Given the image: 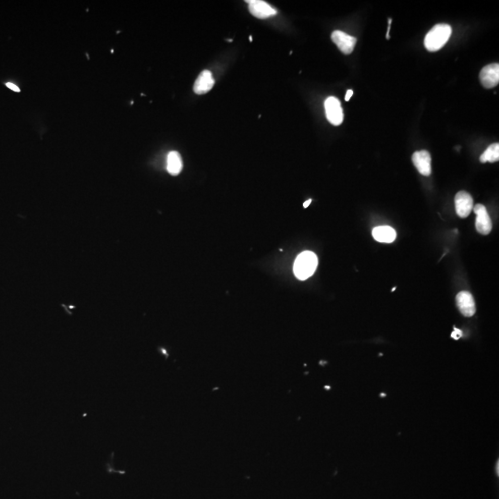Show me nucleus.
I'll use <instances>...</instances> for the list:
<instances>
[{
	"instance_id": "1",
	"label": "nucleus",
	"mask_w": 499,
	"mask_h": 499,
	"mask_svg": "<svg viewBox=\"0 0 499 499\" xmlns=\"http://www.w3.org/2000/svg\"><path fill=\"white\" fill-rule=\"evenodd\" d=\"M452 33V28L449 24H436L428 32L424 38V46L430 52L441 49L448 43Z\"/></svg>"
},
{
	"instance_id": "2",
	"label": "nucleus",
	"mask_w": 499,
	"mask_h": 499,
	"mask_svg": "<svg viewBox=\"0 0 499 499\" xmlns=\"http://www.w3.org/2000/svg\"><path fill=\"white\" fill-rule=\"evenodd\" d=\"M318 259L312 252H303L297 257L293 266L297 279L305 280L313 275L317 268Z\"/></svg>"
},
{
	"instance_id": "3",
	"label": "nucleus",
	"mask_w": 499,
	"mask_h": 499,
	"mask_svg": "<svg viewBox=\"0 0 499 499\" xmlns=\"http://www.w3.org/2000/svg\"><path fill=\"white\" fill-rule=\"evenodd\" d=\"M324 110L326 119L332 125L340 126L343 122V110L340 100L337 97L330 96L324 101Z\"/></svg>"
},
{
	"instance_id": "4",
	"label": "nucleus",
	"mask_w": 499,
	"mask_h": 499,
	"mask_svg": "<svg viewBox=\"0 0 499 499\" xmlns=\"http://www.w3.org/2000/svg\"><path fill=\"white\" fill-rule=\"evenodd\" d=\"M473 211L476 214V231L482 235H488L492 231V221L485 206L483 204L478 203L473 207Z\"/></svg>"
},
{
	"instance_id": "5",
	"label": "nucleus",
	"mask_w": 499,
	"mask_h": 499,
	"mask_svg": "<svg viewBox=\"0 0 499 499\" xmlns=\"http://www.w3.org/2000/svg\"><path fill=\"white\" fill-rule=\"evenodd\" d=\"M331 39L337 44L339 49L345 55H350L355 47L357 39L341 31H335L331 34Z\"/></svg>"
},
{
	"instance_id": "6",
	"label": "nucleus",
	"mask_w": 499,
	"mask_h": 499,
	"mask_svg": "<svg viewBox=\"0 0 499 499\" xmlns=\"http://www.w3.org/2000/svg\"><path fill=\"white\" fill-rule=\"evenodd\" d=\"M456 213L461 217L469 216L473 209V199L470 193L464 191L459 192L455 196Z\"/></svg>"
},
{
	"instance_id": "7",
	"label": "nucleus",
	"mask_w": 499,
	"mask_h": 499,
	"mask_svg": "<svg viewBox=\"0 0 499 499\" xmlns=\"http://www.w3.org/2000/svg\"><path fill=\"white\" fill-rule=\"evenodd\" d=\"M457 306L465 317H472L476 312L475 302L472 294L468 291H461L456 296Z\"/></svg>"
},
{
	"instance_id": "8",
	"label": "nucleus",
	"mask_w": 499,
	"mask_h": 499,
	"mask_svg": "<svg viewBox=\"0 0 499 499\" xmlns=\"http://www.w3.org/2000/svg\"><path fill=\"white\" fill-rule=\"evenodd\" d=\"M480 82L484 88H494L499 83V65L493 63L484 67L480 72Z\"/></svg>"
},
{
	"instance_id": "9",
	"label": "nucleus",
	"mask_w": 499,
	"mask_h": 499,
	"mask_svg": "<svg viewBox=\"0 0 499 499\" xmlns=\"http://www.w3.org/2000/svg\"><path fill=\"white\" fill-rule=\"evenodd\" d=\"M246 2L249 3V11L251 14L258 19H267L269 17L274 16L276 14V11L274 8L264 1L251 0Z\"/></svg>"
},
{
	"instance_id": "10",
	"label": "nucleus",
	"mask_w": 499,
	"mask_h": 499,
	"mask_svg": "<svg viewBox=\"0 0 499 499\" xmlns=\"http://www.w3.org/2000/svg\"><path fill=\"white\" fill-rule=\"evenodd\" d=\"M412 159L413 165L422 175H431V154L429 152L425 150L415 152L412 154Z\"/></svg>"
},
{
	"instance_id": "11",
	"label": "nucleus",
	"mask_w": 499,
	"mask_h": 499,
	"mask_svg": "<svg viewBox=\"0 0 499 499\" xmlns=\"http://www.w3.org/2000/svg\"><path fill=\"white\" fill-rule=\"evenodd\" d=\"M214 80L213 74L210 71H203L198 76L194 85L193 91L196 94H204L208 93L209 91L214 87Z\"/></svg>"
},
{
	"instance_id": "12",
	"label": "nucleus",
	"mask_w": 499,
	"mask_h": 499,
	"mask_svg": "<svg viewBox=\"0 0 499 499\" xmlns=\"http://www.w3.org/2000/svg\"><path fill=\"white\" fill-rule=\"evenodd\" d=\"M373 237L376 242L392 243L396 240L397 233L390 226H380L373 229Z\"/></svg>"
},
{
	"instance_id": "13",
	"label": "nucleus",
	"mask_w": 499,
	"mask_h": 499,
	"mask_svg": "<svg viewBox=\"0 0 499 499\" xmlns=\"http://www.w3.org/2000/svg\"><path fill=\"white\" fill-rule=\"evenodd\" d=\"M182 159L181 154L176 151L170 152L167 159V170L171 175H179L182 170Z\"/></svg>"
},
{
	"instance_id": "14",
	"label": "nucleus",
	"mask_w": 499,
	"mask_h": 499,
	"mask_svg": "<svg viewBox=\"0 0 499 499\" xmlns=\"http://www.w3.org/2000/svg\"><path fill=\"white\" fill-rule=\"evenodd\" d=\"M499 160V144L497 143H493L486 149L483 154L480 156L481 163H494Z\"/></svg>"
},
{
	"instance_id": "15",
	"label": "nucleus",
	"mask_w": 499,
	"mask_h": 499,
	"mask_svg": "<svg viewBox=\"0 0 499 499\" xmlns=\"http://www.w3.org/2000/svg\"><path fill=\"white\" fill-rule=\"evenodd\" d=\"M461 336H462V332H461V330L457 329L455 327L454 331L451 334V338L454 339V340H458L459 339H461Z\"/></svg>"
},
{
	"instance_id": "16",
	"label": "nucleus",
	"mask_w": 499,
	"mask_h": 499,
	"mask_svg": "<svg viewBox=\"0 0 499 499\" xmlns=\"http://www.w3.org/2000/svg\"><path fill=\"white\" fill-rule=\"evenodd\" d=\"M6 85H7V87H9L10 89H11V90H13L14 92H20V88L16 86L15 84H13V83H8L6 84Z\"/></svg>"
},
{
	"instance_id": "17",
	"label": "nucleus",
	"mask_w": 499,
	"mask_h": 499,
	"mask_svg": "<svg viewBox=\"0 0 499 499\" xmlns=\"http://www.w3.org/2000/svg\"><path fill=\"white\" fill-rule=\"evenodd\" d=\"M352 94H353V91H352V90H349V91L347 92L345 96V100L346 101H347V102H348V101H350V99L351 98V96H352Z\"/></svg>"
},
{
	"instance_id": "18",
	"label": "nucleus",
	"mask_w": 499,
	"mask_h": 499,
	"mask_svg": "<svg viewBox=\"0 0 499 499\" xmlns=\"http://www.w3.org/2000/svg\"><path fill=\"white\" fill-rule=\"evenodd\" d=\"M391 22H392V20L390 19V20H389V30H387V33H386V38L387 39H390V27H391Z\"/></svg>"
},
{
	"instance_id": "19",
	"label": "nucleus",
	"mask_w": 499,
	"mask_h": 499,
	"mask_svg": "<svg viewBox=\"0 0 499 499\" xmlns=\"http://www.w3.org/2000/svg\"><path fill=\"white\" fill-rule=\"evenodd\" d=\"M312 203V200L310 199V200H308V201H306L305 203H303V207H304V208H306V207H308V206L310 205V203Z\"/></svg>"
},
{
	"instance_id": "20",
	"label": "nucleus",
	"mask_w": 499,
	"mask_h": 499,
	"mask_svg": "<svg viewBox=\"0 0 499 499\" xmlns=\"http://www.w3.org/2000/svg\"><path fill=\"white\" fill-rule=\"evenodd\" d=\"M496 475H498V461L496 462Z\"/></svg>"
},
{
	"instance_id": "21",
	"label": "nucleus",
	"mask_w": 499,
	"mask_h": 499,
	"mask_svg": "<svg viewBox=\"0 0 499 499\" xmlns=\"http://www.w3.org/2000/svg\"><path fill=\"white\" fill-rule=\"evenodd\" d=\"M249 39H250V42H252V36H250V38H249Z\"/></svg>"
}]
</instances>
